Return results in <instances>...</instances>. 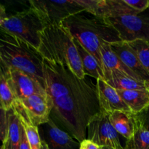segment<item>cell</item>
<instances>
[{
  "label": "cell",
  "mask_w": 149,
  "mask_h": 149,
  "mask_svg": "<svg viewBox=\"0 0 149 149\" xmlns=\"http://www.w3.org/2000/svg\"><path fill=\"white\" fill-rule=\"evenodd\" d=\"M12 109L17 114L24 116L33 125L39 127L50 119L52 102L47 93L35 94L16 100Z\"/></svg>",
  "instance_id": "ba28073f"
},
{
  "label": "cell",
  "mask_w": 149,
  "mask_h": 149,
  "mask_svg": "<svg viewBox=\"0 0 149 149\" xmlns=\"http://www.w3.org/2000/svg\"><path fill=\"white\" fill-rule=\"evenodd\" d=\"M30 7L34 9L47 26L61 24L73 15L84 11L75 0L64 1H29Z\"/></svg>",
  "instance_id": "52a82bcc"
},
{
  "label": "cell",
  "mask_w": 149,
  "mask_h": 149,
  "mask_svg": "<svg viewBox=\"0 0 149 149\" xmlns=\"http://www.w3.org/2000/svg\"><path fill=\"white\" fill-rule=\"evenodd\" d=\"M0 149H4V146H3L2 144H1V145H0Z\"/></svg>",
  "instance_id": "d6a6232c"
},
{
  "label": "cell",
  "mask_w": 149,
  "mask_h": 149,
  "mask_svg": "<svg viewBox=\"0 0 149 149\" xmlns=\"http://www.w3.org/2000/svg\"><path fill=\"white\" fill-rule=\"evenodd\" d=\"M8 16L6 14V10L4 6L0 4V24L5 20Z\"/></svg>",
  "instance_id": "f546056e"
},
{
  "label": "cell",
  "mask_w": 149,
  "mask_h": 149,
  "mask_svg": "<svg viewBox=\"0 0 149 149\" xmlns=\"http://www.w3.org/2000/svg\"><path fill=\"white\" fill-rule=\"evenodd\" d=\"M1 65L4 68L7 79L17 100L26 98L35 94L47 93L45 87L33 77L20 70L7 68L2 63Z\"/></svg>",
  "instance_id": "8fae6325"
},
{
  "label": "cell",
  "mask_w": 149,
  "mask_h": 149,
  "mask_svg": "<svg viewBox=\"0 0 149 149\" xmlns=\"http://www.w3.org/2000/svg\"><path fill=\"white\" fill-rule=\"evenodd\" d=\"M125 149H149V131L138 127L133 136L126 141Z\"/></svg>",
  "instance_id": "603a6c76"
},
{
  "label": "cell",
  "mask_w": 149,
  "mask_h": 149,
  "mask_svg": "<svg viewBox=\"0 0 149 149\" xmlns=\"http://www.w3.org/2000/svg\"><path fill=\"white\" fill-rule=\"evenodd\" d=\"M95 86L100 112L108 115L115 111L131 112L130 109L120 97L117 90L108 84L104 79H97Z\"/></svg>",
  "instance_id": "4fadbf2b"
},
{
  "label": "cell",
  "mask_w": 149,
  "mask_h": 149,
  "mask_svg": "<svg viewBox=\"0 0 149 149\" xmlns=\"http://www.w3.org/2000/svg\"><path fill=\"white\" fill-rule=\"evenodd\" d=\"M109 119L119 135L130 140L138 127L135 114L130 111H115L109 114Z\"/></svg>",
  "instance_id": "9a60e30c"
},
{
  "label": "cell",
  "mask_w": 149,
  "mask_h": 149,
  "mask_svg": "<svg viewBox=\"0 0 149 149\" xmlns=\"http://www.w3.org/2000/svg\"><path fill=\"white\" fill-rule=\"evenodd\" d=\"M41 139L49 149H79L80 143L61 129L52 119L39 126Z\"/></svg>",
  "instance_id": "7c38bea8"
},
{
  "label": "cell",
  "mask_w": 149,
  "mask_h": 149,
  "mask_svg": "<svg viewBox=\"0 0 149 149\" xmlns=\"http://www.w3.org/2000/svg\"><path fill=\"white\" fill-rule=\"evenodd\" d=\"M138 126L143 130L149 131V106L135 114Z\"/></svg>",
  "instance_id": "484cf974"
},
{
  "label": "cell",
  "mask_w": 149,
  "mask_h": 149,
  "mask_svg": "<svg viewBox=\"0 0 149 149\" xmlns=\"http://www.w3.org/2000/svg\"><path fill=\"white\" fill-rule=\"evenodd\" d=\"M113 52L121 61L137 76L140 81L149 89V75L138 60L135 51L128 43L119 42L110 44Z\"/></svg>",
  "instance_id": "5bb4252c"
},
{
  "label": "cell",
  "mask_w": 149,
  "mask_h": 149,
  "mask_svg": "<svg viewBox=\"0 0 149 149\" xmlns=\"http://www.w3.org/2000/svg\"><path fill=\"white\" fill-rule=\"evenodd\" d=\"M74 43L78 50L80 61L85 76H90L95 79L96 80L99 79H104L103 69L97 59L75 39H74Z\"/></svg>",
  "instance_id": "d6986e66"
},
{
  "label": "cell",
  "mask_w": 149,
  "mask_h": 149,
  "mask_svg": "<svg viewBox=\"0 0 149 149\" xmlns=\"http://www.w3.org/2000/svg\"><path fill=\"white\" fill-rule=\"evenodd\" d=\"M79 149H100V146L93 141L85 139L80 143Z\"/></svg>",
  "instance_id": "83f0119b"
},
{
  "label": "cell",
  "mask_w": 149,
  "mask_h": 149,
  "mask_svg": "<svg viewBox=\"0 0 149 149\" xmlns=\"http://www.w3.org/2000/svg\"><path fill=\"white\" fill-rule=\"evenodd\" d=\"M100 55H101L102 68L103 71H117L126 77L140 81L137 76L127 68L122 61L119 60L117 55L113 52L110 47V44L103 42L100 47ZM142 83V82H141Z\"/></svg>",
  "instance_id": "2e32d148"
},
{
  "label": "cell",
  "mask_w": 149,
  "mask_h": 149,
  "mask_svg": "<svg viewBox=\"0 0 149 149\" xmlns=\"http://www.w3.org/2000/svg\"><path fill=\"white\" fill-rule=\"evenodd\" d=\"M100 149H113L109 146H100Z\"/></svg>",
  "instance_id": "1f68e13d"
},
{
  "label": "cell",
  "mask_w": 149,
  "mask_h": 149,
  "mask_svg": "<svg viewBox=\"0 0 149 149\" xmlns=\"http://www.w3.org/2000/svg\"><path fill=\"white\" fill-rule=\"evenodd\" d=\"M38 51L44 60L65 65L81 79L86 77L74 38L62 24L47 26L41 31Z\"/></svg>",
  "instance_id": "3957f363"
},
{
  "label": "cell",
  "mask_w": 149,
  "mask_h": 149,
  "mask_svg": "<svg viewBox=\"0 0 149 149\" xmlns=\"http://www.w3.org/2000/svg\"><path fill=\"white\" fill-rule=\"evenodd\" d=\"M21 140V124L13 109L8 111V130L2 143L4 149H20Z\"/></svg>",
  "instance_id": "ffe728a7"
},
{
  "label": "cell",
  "mask_w": 149,
  "mask_h": 149,
  "mask_svg": "<svg viewBox=\"0 0 149 149\" xmlns=\"http://www.w3.org/2000/svg\"><path fill=\"white\" fill-rule=\"evenodd\" d=\"M46 26L32 7L8 16L0 24V29L24 41L38 50L40 33Z\"/></svg>",
  "instance_id": "5b68a950"
},
{
  "label": "cell",
  "mask_w": 149,
  "mask_h": 149,
  "mask_svg": "<svg viewBox=\"0 0 149 149\" xmlns=\"http://www.w3.org/2000/svg\"><path fill=\"white\" fill-rule=\"evenodd\" d=\"M127 4L138 13L149 9V0H125Z\"/></svg>",
  "instance_id": "4316f807"
},
{
  "label": "cell",
  "mask_w": 149,
  "mask_h": 149,
  "mask_svg": "<svg viewBox=\"0 0 149 149\" xmlns=\"http://www.w3.org/2000/svg\"><path fill=\"white\" fill-rule=\"evenodd\" d=\"M1 62V61H0ZM17 100L7 79L3 66L0 65V105L7 111L11 109Z\"/></svg>",
  "instance_id": "44dd1931"
},
{
  "label": "cell",
  "mask_w": 149,
  "mask_h": 149,
  "mask_svg": "<svg viewBox=\"0 0 149 149\" xmlns=\"http://www.w3.org/2000/svg\"><path fill=\"white\" fill-rule=\"evenodd\" d=\"M61 24L97 59L101 68L100 47L102 44L122 42L116 29L104 18L96 17L86 11L67 17Z\"/></svg>",
  "instance_id": "7a4b0ae2"
},
{
  "label": "cell",
  "mask_w": 149,
  "mask_h": 149,
  "mask_svg": "<svg viewBox=\"0 0 149 149\" xmlns=\"http://www.w3.org/2000/svg\"><path fill=\"white\" fill-rule=\"evenodd\" d=\"M20 149H31L30 145H29V141H28L27 140V138H26V133H25L24 129H23L22 125H21V140H20Z\"/></svg>",
  "instance_id": "f1b7e54d"
},
{
  "label": "cell",
  "mask_w": 149,
  "mask_h": 149,
  "mask_svg": "<svg viewBox=\"0 0 149 149\" xmlns=\"http://www.w3.org/2000/svg\"><path fill=\"white\" fill-rule=\"evenodd\" d=\"M84 11L100 18L114 17L124 15L139 14L132 10L125 0H75Z\"/></svg>",
  "instance_id": "30bf717a"
},
{
  "label": "cell",
  "mask_w": 149,
  "mask_h": 149,
  "mask_svg": "<svg viewBox=\"0 0 149 149\" xmlns=\"http://www.w3.org/2000/svg\"><path fill=\"white\" fill-rule=\"evenodd\" d=\"M17 115L20 119V122L23 129H24L26 138H27L31 148V149H41L42 139H41L40 135H39V127L33 125L30 121L28 120L24 116H21V115Z\"/></svg>",
  "instance_id": "7402d4cb"
},
{
  "label": "cell",
  "mask_w": 149,
  "mask_h": 149,
  "mask_svg": "<svg viewBox=\"0 0 149 149\" xmlns=\"http://www.w3.org/2000/svg\"><path fill=\"white\" fill-rule=\"evenodd\" d=\"M41 149H49L48 148L47 145L46 144V143L44 142L43 141H42V146H41Z\"/></svg>",
  "instance_id": "4dcf8cb0"
},
{
  "label": "cell",
  "mask_w": 149,
  "mask_h": 149,
  "mask_svg": "<svg viewBox=\"0 0 149 149\" xmlns=\"http://www.w3.org/2000/svg\"><path fill=\"white\" fill-rule=\"evenodd\" d=\"M0 61L7 68H15L29 74L45 87L43 57L26 42L1 29Z\"/></svg>",
  "instance_id": "277c9868"
},
{
  "label": "cell",
  "mask_w": 149,
  "mask_h": 149,
  "mask_svg": "<svg viewBox=\"0 0 149 149\" xmlns=\"http://www.w3.org/2000/svg\"><path fill=\"white\" fill-rule=\"evenodd\" d=\"M45 88L52 102V119L81 143L87 139V125L100 111L96 86L78 78L68 67L44 60Z\"/></svg>",
  "instance_id": "6da1fadb"
},
{
  "label": "cell",
  "mask_w": 149,
  "mask_h": 149,
  "mask_svg": "<svg viewBox=\"0 0 149 149\" xmlns=\"http://www.w3.org/2000/svg\"><path fill=\"white\" fill-rule=\"evenodd\" d=\"M104 18L118 32L122 42L143 40L149 42V11Z\"/></svg>",
  "instance_id": "8992f818"
},
{
  "label": "cell",
  "mask_w": 149,
  "mask_h": 149,
  "mask_svg": "<svg viewBox=\"0 0 149 149\" xmlns=\"http://www.w3.org/2000/svg\"><path fill=\"white\" fill-rule=\"evenodd\" d=\"M0 65H1V62H0Z\"/></svg>",
  "instance_id": "836d02e7"
},
{
  "label": "cell",
  "mask_w": 149,
  "mask_h": 149,
  "mask_svg": "<svg viewBox=\"0 0 149 149\" xmlns=\"http://www.w3.org/2000/svg\"><path fill=\"white\" fill-rule=\"evenodd\" d=\"M116 90L134 114L140 113L149 106L148 90Z\"/></svg>",
  "instance_id": "e0dca14e"
},
{
  "label": "cell",
  "mask_w": 149,
  "mask_h": 149,
  "mask_svg": "<svg viewBox=\"0 0 149 149\" xmlns=\"http://www.w3.org/2000/svg\"><path fill=\"white\" fill-rule=\"evenodd\" d=\"M104 80L116 90H148L149 89L143 83L126 77L117 71L103 72Z\"/></svg>",
  "instance_id": "ac0fdd59"
},
{
  "label": "cell",
  "mask_w": 149,
  "mask_h": 149,
  "mask_svg": "<svg viewBox=\"0 0 149 149\" xmlns=\"http://www.w3.org/2000/svg\"><path fill=\"white\" fill-rule=\"evenodd\" d=\"M8 130V111L0 105V145L4 143Z\"/></svg>",
  "instance_id": "d4e9b609"
},
{
  "label": "cell",
  "mask_w": 149,
  "mask_h": 149,
  "mask_svg": "<svg viewBox=\"0 0 149 149\" xmlns=\"http://www.w3.org/2000/svg\"><path fill=\"white\" fill-rule=\"evenodd\" d=\"M128 45L135 51L141 65L149 75V42L143 40H135L128 42Z\"/></svg>",
  "instance_id": "cb8c5ba5"
},
{
  "label": "cell",
  "mask_w": 149,
  "mask_h": 149,
  "mask_svg": "<svg viewBox=\"0 0 149 149\" xmlns=\"http://www.w3.org/2000/svg\"><path fill=\"white\" fill-rule=\"evenodd\" d=\"M87 139L99 146H109L113 149H125L119 139V135L113 128L109 115L99 112L93 116L87 125Z\"/></svg>",
  "instance_id": "9c48e42d"
}]
</instances>
